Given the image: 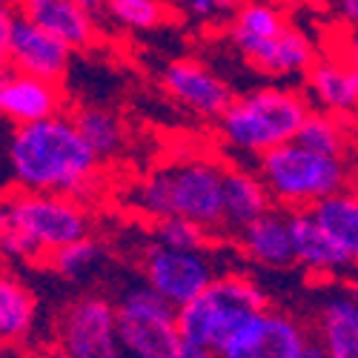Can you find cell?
I'll use <instances>...</instances> for the list:
<instances>
[{"mask_svg":"<svg viewBox=\"0 0 358 358\" xmlns=\"http://www.w3.org/2000/svg\"><path fill=\"white\" fill-rule=\"evenodd\" d=\"M9 175L20 192L83 198L98 181L101 158L80 138L72 117L15 127L6 143Z\"/></svg>","mask_w":358,"mask_h":358,"instance_id":"1","label":"cell"},{"mask_svg":"<svg viewBox=\"0 0 358 358\" xmlns=\"http://www.w3.org/2000/svg\"><path fill=\"white\" fill-rule=\"evenodd\" d=\"M224 181L227 169L218 161L184 155L149 172L132 192V203L155 221L187 218L210 232H221L227 227Z\"/></svg>","mask_w":358,"mask_h":358,"instance_id":"2","label":"cell"},{"mask_svg":"<svg viewBox=\"0 0 358 358\" xmlns=\"http://www.w3.org/2000/svg\"><path fill=\"white\" fill-rule=\"evenodd\" d=\"M80 238H89V215L75 198L12 192L0 213V250L9 261H41Z\"/></svg>","mask_w":358,"mask_h":358,"instance_id":"3","label":"cell"},{"mask_svg":"<svg viewBox=\"0 0 358 358\" xmlns=\"http://www.w3.org/2000/svg\"><path fill=\"white\" fill-rule=\"evenodd\" d=\"M310 98L289 86H258L238 95L218 117V132L235 152L261 158L292 143L310 117Z\"/></svg>","mask_w":358,"mask_h":358,"instance_id":"4","label":"cell"},{"mask_svg":"<svg viewBox=\"0 0 358 358\" xmlns=\"http://www.w3.org/2000/svg\"><path fill=\"white\" fill-rule=\"evenodd\" d=\"M264 310H270V298L250 275L224 273L192 304L178 310V330L184 344L224 352L235 333Z\"/></svg>","mask_w":358,"mask_h":358,"instance_id":"5","label":"cell"},{"mask_svg":"<svg viewBox=\"0 0 358 358\" xmlns=\"http://www.w3.org/2000/svg\"><path fill=\"white\" fill-rule=\"evenodd\" d=\"M258 175L264 178L273 201L289 213L315 210L318 203L350 189V164L318 155L298 141L284 143L258 158Z\"/></svg>","mask_w":358,"mask_h":358,"instance_id":"6","label":"cell"},{"mask_svg":"<svg viewBox=\"0 0 358 358\" xmlns=\"http://www.w3.org/2000/svg\"><path fill=\"white\" fill-rule=\"evenodd\" d=\"M115 307L124 358H178L184 350L178 310L146 281L127 287Z\"/></svg>","mask_w":358,"mask_h":358,"instance_id":"7","label":"cell"},{"mask_svg":"<svg viewBox=\"0 0 358 358\" xmlns=\"http://www.w3.org/2000/svg\"><path fill=\"white\" fill-rule=\"evenodd\" d=\"M0 52H3V69L55 83L66 78L72 64V49L66 43L43 32L12 6H3L0 12Z\"/></svg>","mask_w":358,"mask_h":358,"instance_id":"8","label":"cell"},{"mask_svg":"<svg viewBox=\"0 0 358 358\" xmlns=\"http://www.w3.org/2000/svg\"><path fill=\"white\" fill-rule=\"evenodd\" d=\"M143 281L161 292L175 310H184L198 295H203L224 273L206 252H181L158 241L146 244L141 255Z\"/></svg>","mask_w":358,"mask_h":358,"instance_id":"9","label":"cell"},{"mask_svg":"<svg viewBox=\"0 0 358 358\" xmlns=\"http://www.w3.org/2000/svg\"><path fill=\"white\" fill-rule=\"evenodd\" d=\"M64 358H124L117 307L103 295H80L64 310L57 327Z\"/></svg>","mask_w":358,"mask_h":358,"instance_id":"10","label":"cell"},{"mask_svg":"<svg viewBox=\"0 0 358 358\" xmlns=\"http://www.w3.org/2000/svg\"><path fill=\"white\" fill-rule=\"evenodd\" d=\"M313 336L304 321L287 310H264L235 333L224 358H307Z\"/></svg>","mask_w":358,"mask_h":358,"instance_id":"11","label":"cell"},{"mask_svg":"<svg viewBox=\"0 0 358 358\" xmlns=\"http://www.w3.org/2000/svg\"><path fill=\"white\" fill-rule=\"evenodd\" d=\"M161 86L178 106H184L198 117H215V121L235 101L232 89L221 75L198 61H189V57L172 61L161 75Z\"/></svg>","mask_w":358,"mask_h":358,"instance_id":"12","label":"cell"},{"mask_svg":"<svg viewBox=\"0 0 358 358\" xmlns=\"http://www.w3.org/2000/svg\"><path fill=\"white\" fill-rule=\"evenodd\" d=\"M64 106L66 98L55 80L3 69V78H0V112L12 127L49 121V117L64 115Z\"/></svg>","mask_w":358,"mask_h":358,"instance_id":"13","label":"cell"},{"mask_svg":"<svg viewBox=\"0 0 358 358\" xmlns=\"http://www.w3.org/2000/svg\"><path fill=\"white\" fill-rule=\"evenodd\" d=\"M15 9L52 38L66 43L72 52L89 49L98 38L92 9H83L72 0H17Z\"/></svg>","mask_w":358,"mask_h":358,"instance_id":"14","label":"cell"},{"mask_svg":"<svg viewBox=\"0 0 358 358\" xmlns=\"http://www.w3.org/2000/svg\"><path fill=\"white\" fill-rule=\"evenodd\" d=\"M289 232L295 247V264L315 275H338L352 270V261L315 221L313 210L289 213Z\"/></svg>","mask_w":358,"mask_h":358,"instance_id":"15","label":"cell"},{"mask_svg":"<svg viewBox=\"0 0 358 358\" xmlns=\"http://www.w3.org/2000/svg\"><path fill=\"white\" fill-rule=\"evenodd\" d=\"M241 252L264 270H289L295 264V247L289 232V213H266L238 232Z\"/></svg>","mask_w":358,"mask_h":358,"instance_id":"16","label":"cell"},{"mask_svg":"<svg viewBox=\"0 0 358 358\" xmlns=\"http://www.w3.org/2000/svg\"><path fill=\"white\" fill-rule=\"evenodd\" d=\"M321 112L338 117L358 115V75L347 66V61L321 57L307 72V92H304Z\"/></svg>","mask_w":358,"mask_h":358,"instance_id":"17","label":"cell"},{"mask_svg":"<svg viewBox=\"0 0 358 358\" xmlns=\"http://www.w3.org/2000/svg\"><path fill=\"white\" fill-rule=\"evenodd\" d=\"M315 338L333 358H358V295H330L315 313Z\"/></svg>","mask_w":358,"mask_h":358,"instance_id":"18","label":"cell"},{"mask_svg":"<svg viewBox=\"0 0 358 358\" xmlns=\"http://www.w3.org/2000/svg\"><path fill=\"white\" fill-rule=\"evenodd\" d=\"M224 203H227V227L241 232L261 215L273 213L275 201L258 172L229 166L227 181H224Z\"/></svg>","mask_w":358,"mask_h":358,"instance_id":"19","label":"cell"},{"mask_svg":"<svg viewBox=\"0 0 358 358\" xmlns=\"http://www.w3.org/2000/svg\"><path fill=\"white\" fill-rule=\"evenodd\" d=\"M247 64H252L258 72L273 75V78H292V75H307L315 66V49L298 29L287 26L284 32L273 41L258 46Z\"/></svg>","mask_w":358,"mask_h":358,"instance_id":"20","label":"cell"},{"mask_svg":"<svg viewBox=\"0 0 358 358\" xmlns=\"http://www.w3.org/2000/svg\"><path fill=\"white\" fill-rule=\"evenodd\" d=\"M287 29L284 15L273 6V3H264V0H244L238 12L232 15L229 23V43L238 49V55L247 57L264 46L266 41L278 38Z\"/></svg>","mask_w":358,"mask_h":358,"instance_id":"21","label":"cell"},{"mask_svg":"<svg viewBox=\"0 0 358 358\" xmlns=\"http://www.w3.org/2000/svg\"><path fill=\"white\" fill-rule=\"evenodd\" d=\"M38 315V301L32 289L20 278L3 275L0 278V341L3 344H20L29 338Z\"/></svg>","mask_w":358,"mask_h":358,"instance_id":"22","label":"cell"},{"mask_svg":"<svg viewBox=\"0 0 358 358\" xmlns=\"http://www.w3.org/2000/svg\"><path fill=\"white\" fill-rule=\"evenodd\" d=\"M313 215L352 261V270H358V198L350 189L338 192L333 198H327L324 203H318Z\"/></svg>","mask_w":358,"mask_h":358,"instance_id":"23","label":"cell"},{"mask_svg":"<svg viewBox=\"0 0 358 358\" xmlns=\"http://www.w3.org/2000/svg\"><path fill=\"white\" fill-rule=\"evenodd\" d=\"M301 146L313 149L318 155H327V158H338V161H350L352 155V129L344 117L338 115H330V112H321V109H313L307 124L301 127L295 138Z\"/></svg>","mask_w":358,"mask_h":358,"instance_id":"24","label":"cell"},{"mask_svg":"<svg viewBox=\"0 0 358 358\" xmlns=\"http://www.w3.org/2000/svg\"><path fill=\"white\" fill-rule=\"evenodd\" d=\"M72 121H75L80 138L89 143V149H92L101 161L115 158L127 143V129L121 124V117L103 106H80L72 115Z\"/></svg>","mask_w":358,"mask_h":358,"instance_id":"25","label":"cell"},{"mask_svg":"<svg viewBox=\"0 0 358 358\" xmlns=\"http://www.w3.org/2000/svg\"><path fill=\"white\" fill-rule=\"evenodd\" d=\"M101 264H103V247L95 241V238H80V241L49 255V266L57 275H64L69 281L86 278L92 270H98Z\"/></svg>","mask_w":358,"mask_h":358,"instance_id":"26","label":"cell"},{"mask_svg":"<svg viewBox=\"0 0 358 358\" xmlns=\"http://www.w3.org/2000/svg\"><path fill=\"white\" fill-rule=\"evenodd\" d=\"M213 232L203 229L195 221L187 218H164L155 221V241L169 247V250H181V252H206L210 247Z\"/></svg>","mask_w":358,"mask_h":358,"instance_id":"27","label":"cell"},{"mask_svg":"<svg viewBox=\"0 0 358 358\" xmlns=\"http://www.w3.org/2000/svg\"><path fill=\"white\" fill-rule=\"evenodd\" d=\"M109 15L127 29H158L166 23V0H117L109 6Z\"/></svg>","mask_w":358,"mask_h":358,"instance_id":"28","label":"cell"},{"mask_svg":"<svg viewBox=\"0 0 358 358\" xmlns=\"http://www.w3.org/2000/svg\"><path fill=\"white\" fill-rule=\"evenodd\" d=\"M172 6L192 20H218L229 12H238L241 0H172Z\"/></svg>","mask_w":358,"mask_h":358,"instance_id":"29","label":"cell"},{"mask_svg":"<svg viewBox=\"0 0 358 358\" xmlns=\"http://www.w3.org/2000/svg\"><path fill=\"white\" fill-rule=\"evenodd\" d=\"M344 61H347V66L358 75V29H352L350 38H347V43H344Z\"/></svg>","mask_w":358,"mask_h":358,"instance_id":"30","label":"cell"},{"mask_svg":"<svg viewBox=\"0 0 358 358\" xmlns=\"http://www.w3.org/2000/svg\"><path fill=\"white\" fill-rule=\"evenodd\" d=\"M178 358H224L215 350H206V347H195V344H184V350L178 352Z\"/></svg>","mask_w":358,"mask_h":358,"instance_id":"31","label":"cell"},{"mask_svg":"<svg viewBox=\"0 0 358 358\" xmlns=\"http://www.w3.org/2000/svg\"><path fill=\"white\" fill-rule=\"evenodd\" d=\"M338 12L352 29H358V0H338Z\"/></svg>","mask_w":358,"mask_h":358,"instance_id":"32","label":"cell"},{"mask_svg":"<svg viewBox=\"0 0 358 358\" xmlns=\"http://www.w3.org/2000/svg\"><path fill=\"white\" fill-rule=\"evenodd\" d=\"M307 358H333V355L318 344V338H313V344H310V350H307Z\"/></svg>","mask_w":358,"mask_h":358,"instance_id":"33","label":"cell"},{"mask_svg":"<svg viewBox=\"0 0 358 358\" xmlns=\"http://www.w3.org/2000/svg\"><path fill=\"white\" fill-rule=\"evenodd\" d=\"M350 192L358 198V166L352 169V178H350Z\"/></svg>","mask_w":358,"mask_h":358,"instance_id":"34","label":"cell"},{"mask_svg":"<svg viewBox=\"0 0 358 358\" xmlns=\"http://www.w3.org/2000/svg\"><path fill=\"white\" fill-rule=\"evenodd\" d=\"M72 3H78V6H83V9H95V6H98L95 0H72Z\"/></svg>","mask_w":358,"mask_h":358,"instance_id":"35","label":"cell"},{"mask_svg":"<svg viewBox=\"0 0 358 358\" xmlns=\"http://www.w3.org/2000/svg\"><path fill=\"white\" fill-rule=\"evenodd\" d=\"M95 3H106V6H112V3H117V0H95Z\"/></svg>","mask_w":358,"mask_h":358,"instance_id":"36","label":"cell"},{"mask_svg":"<svg viewBox=\"0 0 358 358\" xmlns=\"http://www.w3.org/2000/svg\"><path fill=\"white\" fill-rule=\"evenodd\" d=\"M352 292H355V295H358V289H352Z\"/></svg>","mask_w":358,"mask_h":358,"instance_id":"37","label":"cell"}]
</instances>
